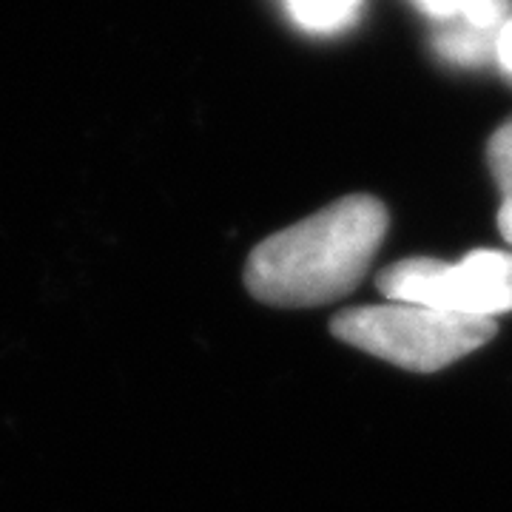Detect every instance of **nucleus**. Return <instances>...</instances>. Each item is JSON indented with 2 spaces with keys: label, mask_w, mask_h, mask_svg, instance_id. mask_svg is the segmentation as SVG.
Returning <instances> with one entry per match:
<instances>
[{
  "label": "nucleus",
  "mask_w": 512,
  "mask_h": 512,
  "mask_svg": "<svg viewBox=\"0 0 512 512\" xmlns=\"http://www.w3.org/2000/svg\"><path fill=\"white\" fill-rule=\"evenodd\" d=\"M333 336L390 365L413 373H436L484 348L495 336L493 319H473L416 302L384 299L379 305L336 313Z\"/></svg>",
  "instance_id": "f03ea898"
},
{
  "label": "nucleus",
  "mask_w": 512,
  "mask_h": 512,
  "mask_svg": "<svg viewBox=\"0 0 512 512\" xmlns=\"http://www.w3.org/2000/svg\"><path fill=\"white\" fill-rule=\"evenodd\" d=\"M362 0H288L293 20L308 32H339L356 18Z\"/></svg>",
  "instance_id": "39448f33"
},
{
  "label": "nucleus",
  "mask_w": 512,
  "mask_h": 512,
  "mask_svg": "<svg viewBox=\"0 0 512 512\" xmlns=\"http://www.w3.org/2000/svg\"><path fill=\"white\" fill-rule=\"evenodd\" d=\"M382 202L353 194L296 222L248 256L245 285L276 308H316L359 288L387 234Z\"/></svg>",
  "instance_id": "f257e3e1"
},
{
  "label": "nucleus",
  "mask_w": 512,
  "mask_h": 512,
  "mask_svg": "<svg viewBox=\"0 0 512 512\" xmlns=\"http://www.w3.org/2000/svg\"><path fill=\"white\" fill-rule=\"evenodd\" d=\"M493 52L498 57V63H501V69L507 72V77H512V20L498 26Z\"/></svg>",
  "instance_id": "0eeeda50"
},
{
  "label": "nucleus",
  "mask_w": 512,
  "mask_h": 512,
  "mask_svg": "<svg viewBox=\"0 0 512 512\" xmlns=\"http://www.w3.org/2000/svg\"><path fill=\"white\" fill-rule=\"evenodd\" d=\"M495 32H481L473 26H458L439 37V52L456 63H481L484 57L493 52Z\"/></svg>",
  "instance_id": "423d86ee"
},
{
  "label": "nucleus",
  "mask_w": 512,
  "mask_h": 512,
  "mask_svg": "<svg viewBox=\"0 0 512 512\" xmlns=\"http://www.w3.org/2000/svg\"><path fill=\"white\" fill-rule=\"evenodd\" d=\"M487 163H490L495 185L501 191L498 231L512 245V120H507L493 134V140L487 146Z\"/></svg>",
  "instance_id": "20e7f679"
},
{
  "label": "nucleus",
  "mask_w": 512,
  "mask_h": 512,
  "mask_svg": "<svg viewBox=\"0 0 512 512\" xmlns=\"http://www.w3.org/2000/svg\"><path fill=\"white\" fill-rule=\"evenodd\" d=\"M379 293L393 302L495 322V316L512 311V254L481 248L458 262L430 256L399 259L379 274Z\"/></svg>",
  "instance_id": "7ed1b4c3"
}]
</instances>
